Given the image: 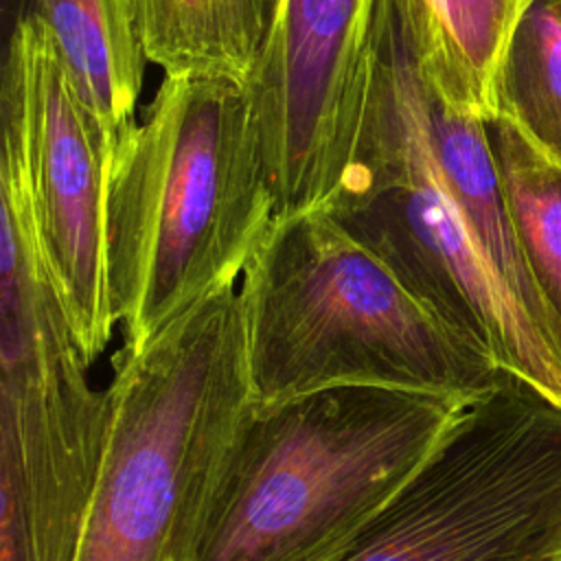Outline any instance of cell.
Segmentation results:
<instances>
[{
    "label": "cell",
    "mask_w": 561,
    "mask_h": 561,
    "mask_svg": "<svg viewBox=\"0 0 561 561\" xmlns=\"http://www.w3.org/2000/svg\"><path fill=\"white\" fill-rule=\"evenodd\" d=\"M495 105L539 151L561 162V13L552 0L524 9L500 64Z\"/></svg>",
    "instance_id": "cell-15"
},
{
    "label": "cell",
    "mask_w": 561,
    "mask_h": 561,
    "mask_svg": "<svg viewBox=\"0 0 561 561\" xmlns=\"http://www.w3.org/2000/svg\"><path fill=\"white\" fill-rule=\"evenodd\" d=\"M79 94L116 136L138 105L145 64L134 0H31Z\"/></svg>",
    "instance_id": "cell-12"
},
{
    "label": "cell",
    "mask_w": 561,
    "mask_h": 561,
    "mask_svg": "<svg viewBox=\"0 0 561 561\" xmlns=\"http://www.w3.org/2000/svg\"><path fill=\"white\" fill-rule=\"evenodd\" d=\"M465 399L346 383L250 403L193 561H337Z\"/></svg>",
    "instance_id": "cell-2"
},
{
    "label": "cell",
    "mask_w": 561,
    "mask_h": 561,
    "mask_svg": "<svg viewBox=\"0 0 561 561\" xmlns=\"http://www.w3.org/2000/svg\"><path fill=\"white\" fill-rule=\"evenodd\" d=\"M2 118L20 131L72 327L94 364L116 329L105 265V191L116 136L88 107L53 35L31 13L15 20L9 37Z\"/></svg>",
    "instance_id": "cell-9"
},
{
    "label": "cell",
    "mask_w": 561,
    "mask_h": 561,
    "mask_svg": "<svg viewBox=\"0 0 561 561\" xmlns=\"http://www.w3.org/2000/svg\"><path fill=\"white\" fill-rule=\"evenodd\" d=\"M561 401L502 370L337 561H557Z\"/></svg>",
    "instance_id": "cell-7"
},
{
    "label": "cell",
    "mask_w": 561,
    "mask_h": 561,
    "mask_svg": "<svg viewBox=\"0 0 561 561\" xmlns=\"http://www.w3.org/2000/svg\"><path fill=\"white\" fill-rule=\"evenodd\" d=\"M522 2H524V7H528V4H530V2H535V0H522Z\"/></svg>",
    "instance_id": "cell-17"
},
{
    "label": "cell",
    "mask_w": 561,
    "mask_h": 561,
    "mask_svg": "<svg viewBox=\"0 0 561 561\" xmlns=\"http://www.w3.org/2000/svg\"><path fill=\"white\" fill-rule=\"evenodd\" d=\"M381 0H280L243 85L274 219L327 208L355 153Z\"/></svg>",
    "instance_id": "cell-8"
},
{
    "label": "cell",
    "mask_w": 561,
    "mask_h": 561,
    "mask_svg": "<svg viewBox=\"0 0 561 561\" xmlns=\"http://www.w3.org/2000/svg\"><path fill=\"white\" fill-rule=\"evenodd\" d=\"M552 4H554V7H557V11L561 13V0H552Z\"/></svg>",
    "instance_id": "cell-16"
},
{
    "label": "cell",
    "mask_w": 561,
    "mask_h": 561,
    "mask_svg": "<svg viewBox=\"0 0 561 561\" xmlns=\"http://www.w3.org/2000/svg\"><path fill=\"white\" fill-rule=\"evenodd\" d=\"M0 561H75L107 436L15 127L0 158Z\"/></svg>",
    "instance_id": "cell-5"
},
{
    "label": "cell",
    "mask_w": 561,
    "mask_h": 561,
    "mask_svg": "<svg viewBox=\"0 0 561 561\" xmlns=\"http://www.w3.org/2000/svg\"><path fill=\"white\" fill-rule=\"evenodd\" d=\"M419 112L434 169L462 213L482 254L535 322L552 337L546 309L515 237L486 121L445 101L425 77L421 57Z\"/></svg>",
    "instance_id": "cell-10"
},
{
    "label": "cell",
    "mask_w": 561,
    "mask_h": 561,
    "mask_svg": "<svg viewBox=\"0 0 561 561\" xmlns=\"http://www.w3.org/2000/svg\"><path fill=\"white\" fill-rule=\"evenodd\" d=\"M557 561H561V554H559V559H557Z\"/></svg>",
    "instance_id": "cell-18"
},
{
    "label": "cell",
    "mask_w": 561,
    "mask_h": 561,
    "mask_svg": "<svg viewBox=\"0 0 561 561\" xmlns=\"http://www.w3.org/2000/svg\"><path fill=\"white\" fill-rule=\"evenodd\" d=\"M486 129L524 263L561 351V162L500 114Z\"/></svg>",
    "instance_id": "cell-14"
},
{
    "label": "cell",
    "mask_w": 561,
    "mask_h": 561,
    "mask_svg": "<svg viewBox=\"0 0 561 561\" xmlns=\"http://www.w3.org/2000/svg\"><path fill=\"white\" fill-rule=\"evenodd\" d=\"M274 221L245 88L169 77L116 138L105 265L123 351L234 283Z\"/></svg>",
    "instance_id": "cell-1"
},
{
    "label": "cell",
    "mask_w": 561,
    "mask_h": 561,
    "mask_svg": "<svg viewBox=\"0 0 561 561\" xmlns=\"http://www.w3.org/2000/svg\"><path fill=\"white\" fill-rule=\"evenodd\" d=\"M522 0H410L425 77L451 105L497 114L495 83Z\"/></svg>",
    "instance_id": "cell-13"
},
{
    "label": "cell",
    "mask_w": 561,
    "mask_h": 561,
    "mask_svg": "<svg viewBox=\"0 0 561 561\" xmlns=\"http://www.w3.org/2000/svg\"><path fill=\"white\" fill-rule=\"evenodd\" d=\"M107 436L75 561H193L252 403L241 278L118 351Z\"/></svg>",
    "instance_id": "cell-3"
},
{
    "label": "cell",
    "mask_w": 561,
    "mask_h": 561,
    "mask_svg": "<svg viewBox=\"0 0 561 561\" xmlns=\"http://www.w3.org/2000/svg\"><path fill=\"white\" fill-rule=\"evenodd\" d=\"M280 0H134L145 55L169 77L245 85Z\"/></svg>",
    "instance_id": "cell-11"
},
{
    "label": "cell",
    "mask_w": 561,
    "mask_h": 561,
    "mask_svg": "<svg viewBox=\"0 0 561 561\" xmlns=\"http://www.w3.org/2000/svg\"><path fill=\"white\" fill-rule=\"evenodd\" d=\"M324 210L454 331L561 401L557 344L495 274L430 158L410 0L379 2L355 153Z\"/></svg>",
    "instance_id": "cell-6"
},
{
    "label": "cell",
    "mask_w": 561,
    "mask_h": 561,
    "mask_svg": "<svg viewBox=\"0 0 561 561\" xmlns=\"http://www.w3.org/2000/svg\"><path fill=\"white\" fill-rule=\"evenodd\" d=\"M241 289L254 403L346 383L469 399L504 370L324 208L274 219Z\"/></svg>",
    "instance_id": "cell-4"
}]
</instances>
